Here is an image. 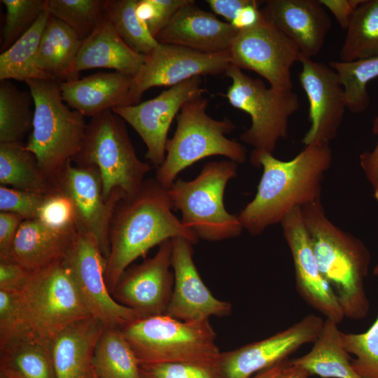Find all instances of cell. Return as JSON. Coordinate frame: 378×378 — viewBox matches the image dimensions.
Returning <instances> with one entry per match:
<instances>
[{
	"mask_svg": "<svg viewBox=\"0 0 378 378\" xmlns=\"http://www.w3.org/2000/svg\"><path fill=\"white\" fill-rule=\"evenodd\" d=\"M83 40L60 20L50 15L39 43L36 66L48 79L69 80Z\"/></svg>",
	"mask_w": 378,
	"mask_h": 378,
	"instance_id": "obj_28",
	"label": "cell"
},
{
	"mask_svg": "<svg viewBox=\"0 0 378 378\" xmlns=\"http://www.w3.org/2000/svg\"><path fill=\"white\" fill-rule=\"evenodd\" d=\"M329 66L337 74L347 100V108L360 113L370 106L368 83L378 77V57L362 60L343 62L333 61Z\"/></svg>",
	"mask_w": 378,
	"mask_h": 378,
	"instance_id": "obj_36",
	"label": "cell"
},
{
	"mask_svg": "<svg viewBox=\"0 0 378 378\" xmlns=\"http://www.w3.org/2000/svg\"><path fill=\"white\" fill-rule=\"evenodd\" d=\"M334 15L340 26L346 29L351 18L363 0H319Z\"/></svg>",
	"mask_w": 378,
	"mask_h": 378,
	"instance_id": "obj_48",
	"label": "cell"
},
{
	"mask_svg": "<svg viewBox=\"0 0 378 378\" xmlns=\"http://www.w3.org/2000/svg\"><path fill=\"white\" fill-rule=\"evenodd\" d=\"M77 233L76 227L57 230L38 219L24 220L15 237L10 260L34 271L62 258Z\"/></svg>",
	"mask_w": 378,
	"mask_h": 378,
	"instance_id": "obj_26",
	"label": "cell"
},
{
	"mask_svg": "<svg viewBox=\"0 0 378 378\" xmlns=\"http://www.w3.org/2000/svg\"><path fill=\"white\" fill-rule=\"evenodd\" d=\"M31 272L13 260H0V290L17 291Z\"/></svg>",
	"mask_w": 378,
	"mask_h": 378,
	"instance_id": "obj_46",
	"label": "cell"
},
{
	"mask_svg": "<svg viewBox=\"0 0 378 378\" xmlns=\"http://www.w3.org/2000/svg\"><path fill=\"white\" fill-rule=\"evenodd\" d=\"M324 319L309 314L267 338L221 352L218 365L223 378H251L258 372L286 360L304 344L314 343Z\"/></svg>",
	"mask_w": 378,
	"mask_h": 378,
	"instance_id": "obj_17",
	"label": "cell"
},
{
	"mask_svg": "<svg viewBox=\"0 0 378 378\" xmlns=\"http://www.w3.org/2000/svg\"><path fill=\"white\" fill-rule=\"evenodd\" d=\"M208 100L200 96L187 102L176 116L173 136L168 139L163 163L155 178L169 188L181 172L210 156L221 155L237 164L246 161V147L226 135L235 128L227 118L217 120L206 112Z\"/></svg>",
	"mask_w": 378,
	"mask_h": 378,
	"instance_id": "obj_5",
	"label": "cell"
},
{
	"mask_svg": "<svg viewBox=\"0 0 378 378\" xmlns=\"http://www.w3.org/2000/svg\"><path fill=\"white\" fill-rule=\"evenodd\" d=\"M301 213L318 269L344 317L366 318L370 308L365 287L371 262L370 251L360 239L330 220L321 199L302 206Z\"/></svg>",
	"mask_w": 378,
	"mask_h": 378,
	"instance_id": "obj_3",
	"label": "cell"
},
{
	"mask_svg": "<svg viewBox=\"0 0 378 378\" xmlns=\"http://www.w3.org/2000/svg\"><path fill=\"white\" fill-rule=\"evenodd\" d=\"M190 0H137L136 13L155 38L175 13Z\"/></svg>",
	"mask_w": 378,
	"mask_h": 378,
	"instance_id": "obj_42",
	"label": "cell"
},
{
	"mask_svg": "<svg viewBox=\"0 0 378 378\" xmlns=\"http://www.w3.org/2000/svg\"><path fill=\"white\" fill-rule=\"evenodd\" d=\"M104 2V0H46V9L83 40L94 31L102 20Z\"/></svg>",
	"mask_w": 378,
	"mask_h": 378,
	"instance_id": "obj_37",
	"label": "cell"
},
{
	"mask_svg": "<svg viewBox=\"0 0 378 378\" xmlns=\"http://www.w3.org/2000/svg\"><path fill=\"white\" fill-rule=\"evenodd\" d=\"M72 162L97 169L106 200L117 192L125 197L136 194L151 170L138 158L124 120L112 110L91 118L83 147Z\"/></svg>",
	"mask_w": 378,
	"mask_h": 378,
	"instance_id": "obj_7",
	"label": "cell"
},
{
	"mask_svg": "<svg viewBox=\"0 0 378 378\" xmlns=\"http://www.w3.org/2000/svg\"><path fill=\"white\" fill-rule=\"evenodd\" d=\"M23 220L15 214L0 211V260H10L12 246Z\"/></svg>",
	"mask_w": 378,
	"mask_h": 378,
	"instance_id": "obj_45",
	"label": "cell"
},
{
	"mask_svg": "<svg viewBox=\"0 0 378 378\" xmlns=\"http://www.w3.org/2000/svg\"><path fill=\"white\" fill-rule=\"evenodd\" d=\"M37 219L57 230L76 227L72 204L60 191L47 196Z\"/></svg>",
	"mask_w": 378,
	"mask_h": 378,
	"instance_id": "obj_44",
	"label": "cell"
},
{
	"mask_svg": "<svg viewBox=\"0 0 378 378\" xmlns=\"http://www.w3.org/2000/svg\"><path fill=\"white\" fill-rule=\"evenodd\" d=\"M231 64L264 78L270 87L293 89L291 68L302 54L260 9L258 22L239 30L228 50Z\"/></svg>",
	"mask_w": 378,
	"mask_h": 378,
	"instance_id": "obj_11",
	"label": "cell"
},
{
	"mask_svg": "<svg viewBox=\"0 0 378 378\" xmlns=\"http://www.w3.org/2000/svg\"><path fill=\"white\" fill-rule=\"evenodd\" d=\"M97 378H141L139 361L119 328L105 327L95 346Z\"/></svg>",
	"mask_w": 378,
	"mask_h": 378,
	"instance_id": "obj_31",
	"label": "cell"
},
{
	"mask_svg": "<svg viewBox=\"0 0 378 378\" xmlns=\"http://www.w3.org/2000/svg\"><path fill=\"white\" fill-rule=\"evenodd\" d=\"M145 57L125 43L104 13L94 31L83 40L69 80L78 79L80 71L94 68L111 69L133 77Z\"/></svg>",
	"mask_w": 378,
	"mask_h": 378,
	"instance_id": "obj_25",
	"label": "cell"
},
{
	"mask_svg": "<svg viewBox=\"0 0 378 378\" xmlns=\"http://www.w3.org/2000/svg\"><path fill=\"white\" fill-rule=\"evenodd\" d=\"M263 1L253 0L252 2L239 10L230 23L238 30L254 26L260 15V5Z\"/></svg>",
	"mask_w": 378,
	"mask_h": 378,
	"instance_id": "obj_50",
	"label": "cell"
},
{
	"mask_svg": "<svg viewBox=\"0 0 378 378\" xmlns=\"http://www.w3.org/2000/svg\"><path fill=\"white\" fill-rule=\"evenodd\" d=\"M231 64L229 52L204 53L185 47L158 43L132 77L130 97L140 103L144 93L154 87H172L195 76L225 73Z\"/></svg>",
	"mask_w": 378,
	"mask_h": 378,
	"instance_id": "obj_14",
	"label": "cell"
},
{
	"mask_svg": "<svg viewBox=\"0 0 378 378\" xmlns=\"http://www.w3.org/2000/svg\"><path fill=\"white\" fill-rule=\"evenodd\" d=\"M24 83L34 104L33 128L25 148L43 173L57 183L66 164L80 151L87 125L80 112L64 104L60 82L29 79Z\"/></svg>",
	"mask_w": 378,
	"mask_h": 378,
	"instance_id": "obj_4",
	"label": "cell"
},
{
	"mask_svg": "<svg viewBox=\"0 0 378 378\" xmlns=\"http://www.w3.org/2000/svg\"><path fill=\"white\" fill-rule=\"evenodd\" d=\"M378 57V0H363L354 11L343 45L340 62Z\"/></svg>",
	"mask_w": 378,
	"mask_h": 378,
	"instance_id": "obj_33",
	"label": "cell"
},
{
	"mask_svg": "<svg viewBox=\"0 0 378 378\" xmlns=\"http://www.w3.org/2000/svg\"><path fill=\"white\" fill-rule=\"evenodd\" d=\"M372 132L377 136L372 150L365 151L359 156V164L370 185L374 198L378 202V116L372 122Z\"/></svg>",
	"mask_w": 378,
	"mask_h": 378,
	"instance_id": "obj_47",
	"label": "cell"
},
{
	"mask_svg": "<svg viewBox=\"0 0 378 378\" xmlns=\"http://www.w3.org/2000/svg\"><path fill=\"white\" fill-rule=\"evenodd\" d=\"M168 188L147 178L138 192L120 200L110 225V251L106 283L111 294L125 270L154 246L183 237L194 245L199 239L172 212Z\"/></svg>",
	"mask_w": 378,
	"mask_h": 378,
	"instance_id": "obj_2",
	"label": "cell"
},
{
	"mask_svg": "<svg viewBox=\"0 0 378 378\" xmlns=\"http://www.w3.org/2000/svg\"><path fill=\"white\" fill-rule=\"evenodd\" d=\"M237 168L238 164L229 160L208 162L194 179L176 178L168 188L181 223L199 239H232L244 230L237 215L230 214L223 202L225 187L237 176Z\"/></svg>",
	"mask_w": 378,
	"mask_h": 378,
	"instance_id": "obj_6",
	"label": "cell"
},
{
	"mask_svg": "<svg viewBox=\"0 0 378 378\" xmlns=\"http://www.w3.org/2000/svg\"><path fill=\"white\" fill-rule=\"evenodd\" d=\"M225 75L232 80L225 94L229 103L251 118L250 127L239 139L252 146L253 164L262 154H273L278 142L287 136L288 120L299 108V98L293 89L267 87L232 64Z\"/></svg>",
	"mask_w": 378,
	"mask_h": 378,
	"instance_id": "obj_9",
	"label": "cell"
},
{
	"mask_svg": "<svg viewBox=\"0 0 378 378\" xmlns=\"http://www.w3.org/2000/svg\"><path fill=\"white\" fill-rule=\"evenodd\" d=\"M141 378H223L218 361L139 363Z\"/></svg>",
	"mask_w": 378,
	"mask_h": 378,
	"instance_id": "obj_40",
	"label": "cell"
},
{
	"mask_svg": "<svg viewBox=\"0 0 378 378\" xmlns=\"http://www.w3.org/2000/svg\"><path fill=\"white\" fill-rule=\"evenodd\" d=\"M253 0H206L210 8L216 15L222 16L231 23L241 9Z\"/></svg>",
	"mask_w": 378,
	"mask_h": 378,
	"instance_id": "obj_49",
	"label": "cell"
},
{
	"mask_svg": "<svg viewBox=\"0 0 378 378\" xmlns=\"http://www.w3.org/2000/svg\"><path fill=\"white\" fill-rule=\"evenodd\" d=\"M6 13L1 36V52L7 50L37 21L46 10V0H1Z\"/></svg>",
	"mask_w": 378,
	"mask_h": 378,
	"instance_id": "obj_39",
	"label": "cell"
},
{
	"mask_svg": "<svg viewBox=\"0 0 378 378\" xmlns=\"http://www.w3.org/2000/svg\"><path fill=\"white\" fill-rule=\"evenodd\" d=\"M172 252V239H167L153 257L128 267L111 293L115 301L139 318L165 314L174 284Z\"/></svg>",
	"mask_w": 378,
	"mask_h": 378,
	"instance_id": "obj_16",
	"label": "cell"
},
{
	"mask_svg": "<svg viewBox=\"0 0 378 378\" xmlns=\"http://www.w3.org/2000/svg\"><path fill=\"white\" fill-rule=\"evenodd\" d=\"M105 326L90 316L74 322L50 340L55 378H96L93 356Z\"/></svg>",
	"mask_w": 378,
	"mask_h": 378,
	"instance_id": "obj_24",
	"label": "cell"
},
{
	"mask_svg": "<svg viewBox=\"0 0 378 378\" xmlns=\"http://www.w3.org/2000/svg\"><path fill=\"white\" fill-rule=\"evenodd\" d=\"M299 80L309 102L310 127L302 142H328L337 136L347 100L337 72L329 65L302 55Z\"/></svg>",
	"mask_w": 378,
	"mask_h": 378,
	"instance_id": "obj_18",
	"label": "cell"
},
{
	"mask_svg": "<svg viewBox=\"0 0 378 378\" xmlns=\"http://www.w3.org/2000/svg\"><path fill=\"white\" fill-rule=\"evenodd\" d=\"M34 106L30 91L19 90L9 80H0V143L22 142L31 132Z\"/></svg>",
	"mask_w": 378,
	"mask_h": 378,
	"instance_id": "obj_34",
	"label": "cell"
},
{
	"mask_svg": "<svg viewBox=\"0 0 378 378\" xmlns=\"http://www.w3.org/2000/svg\"><path fill=\"white\" fill-rule=\"evenodd\" d=\"M137 0H104V13L118 35L134 51L146 55L158 45L136 13Z\"/></svg>",
	"mask_w": 378,
	"mask_h": 378,
	"instance_id": "obj_35",
	"label": "cell"
},
{
	"mask_svg": "<svg viewBox=\"0 0 378 378\" xmlns=\"http://www.w3.org/2000/svg\"><path fill=\"white\" fill-rule=\"evenodd\" d=\"M239 30L190 0L157 35L159 43L179 46L204 53L227 51Z\"/></svg>",
	"mask_w": 378,
	"mask_h": 378,
	"instance_id": "obj_22",
	"label": "cell"
},
{
	"mask_svg": "<svg viewBox=\"0 0 378 378\" xmlns=\"http://www.w3.org/2000/svg\"><path fill=\"white\" fill-rule=\"evenodd\" d=\"M63 260L91 316L105 327L119 328L139 318L109 292L105 278L107 259L90 236L78 231Z\"/></svg>",
	"mask_w": 378,
	"mask_h": 378,
	"instance_id": "obj_12",
	"label": "cell"
},
{
	"mask_svg": "<svg viewBox=\"0 0 378 378\" xmlns=\"http://www.w3.org/2000/svg\"><path fill=\"white\" fill-rule=\"evenodd\" d=\"M27 337L16 291L0 290V349Z\"/></svg>",
	"mask_w": 378,
	"mask_h": 378,
	"instance_id": "obj_41",
	"label": "cell"
},
{
	"mask_svg": "<svg viewBox=\"0 0 378 378\" xmlns=\"http://www.w3.org/2000/svg\"><path fill=\"white\" fill-rule=\"evenodd\" d=\"M47 196L0 186V211L20 216L24 220L37 219Z\"/></svg>",
	"mask_w": 378,
	"mask_h": 378,
	"instance_id": "obj_43",
	"label": "cell"
},
{
	"mask_svg": "<svg viewBox=\"0 0 378 378\" xmlns=\"http://www.w3.org/2000/svg\"><path fill=\"white\" fill-rule=\"evenodd\" d=\"M0 351L1 378H55L50 342L25 337Z\"/></svg>",
	"mask_w": 378,
	"mask_h": 378,
	"instance_id": "obj_30",
	"label": "cell"
},
{
	"mask_svg": "<svg viewBox=\"0 0 378 378\" xmlns=\"http://www.w3.org/2000/svg\"><path fill=\"white\" fill-rule=\"evenodd\" d=\"M0 184L42 195L59 191L39 168L35 156L22 142L0 143Z\"/></svg>",
	"mask_w": 378,
	"mask_h": 378,
	"instance_id": "obj_29",
	"label": "cell"
},
{
	"mask_svg": "<svg viewBox=\"0 0 378 378\" xmlns=\"http://www.w3.org/2000/svg\"><path fill=\"white\" fill-rule=\"evenodd\" d=\"M280 224L292 255L298 293L312 308L339 324L344 315L332 288L318 269L301 208L293 210Z\"/></svg>",
	"mask_w": 378,
	"mask_h": 378,
	"instance_id": "obj_20",
	"label": "cell"
},
{
	"mask_svg": "<svg viewBox=\"0 0 378 378\" xmlns=\"http://www.w3.org/2000/svg\"><path fill=\"white\" fill-rule=\"evenodd\" d=\"M309 376L305 370L289 364L287 360L284 367L274 378H308Z\"/></svg>",
	"mask_w": 378,
	"mask_h": 378,
	"instance_id": "obj_51",
	"label": "cell"
},
{
	"mask_svg": "<svg viewBox=\"0 0 378 378\" xmlns=\"http://www.w3.org/2000/svg\"><path fill=\"white\" fill-rule=\"evenodd\" d=\"M96 378H97V377H96Z\"/></svg>",
	"mask_w": 378,
	"mask_h": 378,
	"instance_id": "obj_54",
	"label": "cell"
},
{
	"mask_svg": "<svg viewBox=\"0 0 378 378\" xmlns=\"http://www.w3.org/2000/svg\"><path fill=\"white\" fill-rule=\"evenodd\" d=\"M260 8L267 20L290 39L302 56L321 52L332 21L319 0H267Z\"/></svg>",
	"mask_w": 378,
	"mask_h": 378,
	"instance_id": "obj_21",
	"label": "cell"
},
{
	"mask_svg": "<svg viewBox=\"0 0 378 378\" xmlns=\"http://www.w3.org/2000/svg\"><path fill=\"white\" fill-rule=\"evenodd\" d=\"M288 359L281 361L265 370H263L251 378H274L286 365Z\"/></svg>",
	"mask_w": 378,
	"mask_h": 378,
	"instance_id": "obj_52",
	"label": "cell"
},
{
	"mask_svg": "<svg viewBox=\"0 0 378 378\" xmlns=\"http://www.w3.org/2000/svg\"><path fill=\"white\" fill-rule=\"evenodd\" d=\"M174 284L167 315L183 321H199L231 314L232 307L216 298L203 282L193 259V244L183 237L172 239Z\"/></svg>",
	"mask_w": 378,
	"mask_h": 378,
	"instance_id": "obj_19",
	"label": "cell"
},
{
	"mask_svg": "<svg viewBox=\"0 0 378 378\" xmlns=\"http://www.w3.org/2000/svg\"><path fill=\"white\" fill-rule=\"evenodd\" d=\"M337 325L325 318L312 349L304 356L288 360V363L303 368L309 375L322 378H361L352 368Z\"/></svg>",
	"mask_w": 378,
	"mask_h": 378,
	"instance_id": "obj_27",
	"label": "cell"
},
{
	"mask_svg": "<svg viewBox=\"0 0 378 378\" xmlns=\"http://www.w3.org/2000/svg\"><path fill=\"white\" fill-rule=\"evenodd\" d=\"M332 153L328 142H314L295 158L281 160L272 153L260 155L252 164L262 168L254 198L237 215L252 235L281 223L293 210L321 199L322 182Z\"/></svg>",
	"mask_w": 378,
	"mask_h": 378,
	"instance_id": "obj_1",
	"label": "cell"
},
{
	"mask_svg": "<svg viewBox=\"0 0 378 378\" xmlns=\"http://www.w3.org/2000/svg\"><path fill=\"white\" fill-rule=\"evenodd\" d=\"M63 257L31 272L16 291L27 337L50 342L69 325L91 316Z\"/></svg>",
	"mask_w": 378,
	"mask_h": 378,
	"instance_id": "obj_10",
	"label": "cell"
},
{
	"mask_svg": "<svg viewBox=\"0 0 378 378\" xmlns=\"http://www.w3.org/2000/svg\"><path fill=\"white\" fill-rule=\"evenodd\" d=\"M57 184L72 204L78 231L93 239L107 259L111 219L118 202L125 195L117 192L106 200L97 169L74 164L72 161L66 164L57 178Z\"/></svg>",
	"mask_w": 378,
	"mask_h": 378,
	"instance_id": "obj_13",
	"label": "cell"
},
{
	"mask_svg": "<svg viewBox=\"0 0 378 378\" xmlns=\"http://www.w3.org/2000/svg\"><path fill=\"white\" fill-rule=\"evenodd\" d=\"M373 274L375 276L378 275V264L373 269Z\"/></svg>",
	"mask_w": 378,
	"mask_h": 378,
	"instance_id": "obj_53",
	"label": "cell"
},
{
	"mask_svg": "<svg viewBox=\"0 0 378 378\" xmlns=\"http://www.w3.org/2000/svg\"><path fill=\"white\" fill-rule=\"evenodd\" d=\"M46 9L34 25L0 55V80L48 79L36 66V58L47 21ZM50 80V79H48Z\"/></svg>",
	"mask_w": 378,
	"mask_h": 378,
	"instance_id": "obj_32",
	"label": "cell"
},
{
	"mask_svg": "<svg viewBox=\"0 0 378 378\" xmlns=\"http://www.w3.org/2000/svg\"><path fill=\"white\" fill-rule=\"evenodd\" d=\"M343 346L351 359V365L361 378H378V316L362 333L341 334Z\"/></svg>",
	"mask_w": 378,
	"mask_h": 378,
	"instance_id": "obj_38",
	"label": "cell"
},
{
	"mask_svg": "<svg viewBox=\"0 0 378 378\" xmlns=\"http://www.w3.org/2000/svg\"><path fill=\"white\" fill-rule=\"evenodd\" d=\"M202 83V76H195L146 102L112 109L139 135L147 148L145 158L156 168L164 160L173 120L187 102L203 96Z\"/></svg>",
	"mask_w": 378,
	"mask_h": 378,
	"instance_id": "obj_15",
	"label": "cell"
},
{
	"mask_svg": "<svg viewBox=\"0 0 378 378\" xmlns=\"http://www.w3.org/2000/svg\"><path fill=\"white\" fill-rule=\"evenodd\" d=\"M120 329L139 363L216 362L221 353L209 319L183 321L162 314L136 318Z\"/></svg>",
	"mask_w": 378,
	"mask_h": 378,
	"instance_id": "obj_8",
	"label": "cell"
},
{
	"mask_svg": "<svg viewBox=\"0 0 378 378\" xmlns=\"http://www.w3.org/2000/svg\"><path fill=\"white\" fill-rule=\"evenodd\" d=\"M132 76L118 72H97L60 82L62 99L71 108L91 118L107 110L133 105L130 97Z\"/></svg>",
	"mask_w": 378,
	"mask_h": 378,
	"instance_id": "obj_23",
	"label": "cell"
}]
</instances>
